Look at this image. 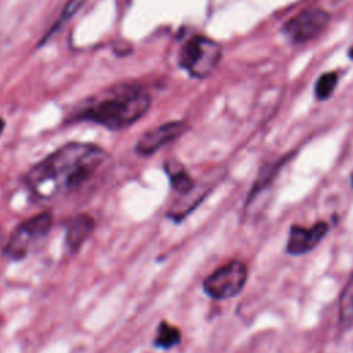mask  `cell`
<instances>
[{
  "label": "cell",
  "mask_w": 353,
  "mask_h": 353,
  "mask_svg": "<svg viewBox=\"0 0 353 353\" xmlns=\"http://www.w3.org/2000/svg\"><path fill=\"white\" fill-rule=\"evenodd\" d=\"M112 167V156L88 142H69L41 161L25 176L30 192L43 200L83 194L99 185Z\"/></svg>",
  "instance_id": "6da1fadb"
},
{
  "label": "cell",
  "mask_w": 353,
  "mask_h": 353,
  "mask_svg": "<svg viewBox=\"0 0 353 353\" xmlns=\"http://www.w3.org/2000/svg\"><path fill=\"white\" fill-rule=\"evenodd\" d=\"M95 222L94 218L88 214H77L73 216L68 225L65 232V245L70 254H76L80 251L83 244L88 240L91 233L94 232Z\"/></svg>",
  "instance_id": "9c48e42d"
},
{
  "label": "cell",
  "mask_w": 353,
  "mask_h": 353,
  "mask_svg": "<svg viewBox=\"0 0 353 353\" xmlns=\"http://www.w3.org/2000/svg\"><path fill=\"white\" fill-rule=\"evenodd\" d=\"M222 58L219 43L205 36H192L181 48L179 66L192 77H208L218 66Z\"/></svg>",
  "instance_id": "277c9868"
},
{
  "label": "cell",
  "mask_w": 353,
  "mask_h": 353,
  "mask_svg": "<svg viewBox=\"0 0 353 353\" xmlns=\"http://www.w3.org/2000/svg\"><path fill=\"white\" fill-rule=\"evenodd\" d=\"M339 324L349 328L353 324V273L347 279L339 295Z\"/></svg>",
  "instance_id": "7c38bea8"
},
{
  "label": "cell",
  "mask_w": 353,
  "mask_h": 353,
  "mask_svg": "<svg viewBox=\"0 0 353 353\" xmlns=\"http://www.w3.org/2000/svg\"><path fill=\"white\" fill-rule=\"evenodd\" d=\"M164 170H165V174L168 176L172 190L176 192L179 196L188 194L197 183V181H194L193 176L179 163L168 161V163H165Z\"/></svg>",
  "instance_id": "30bf717a"
},
{
  "label": "cell",
  "mask_w": 353,
  "mask_h": 353,
  "mask_svg": "<svg viewBox=\"0 0 353 353\" xmlns=\"http://www.w3.org/2000/svg\"><path fill=\"white\" fill-rule=\"evenodd\" d=\"M189 125L183 121H167L160 124L152 130L145 131L135 143V152L141 156H150L156 153L160 148L165 146L170 142L176 141L181 138Z\"/></svg>",
  "instance_id": "52a82bcc"
},
{
  "label": "cell",
  "mask_w": 353,
  "mask_h": 353,
  "mask_svg": "<svg viewBox=\"0 0 353 353\" xmlns=\"http://www.w3.org/2000/svg\"><path fill=\"white\" fill-rule=\"evenodd\" d=\"M6 241H7V237H6V232H4V229L0 226V250H3V248H4V245H6Z\"/></svg>",
  "instance_id": "2e32d148"
},
{
  "label": "cell",
  "mask_w": 353,
  "mask_h": 353,
  "mask_svg": "<svg viewBox=\"0 0 353 353\" xmlns=\"http://www.w3.org/2000/svg\"><path fill=\"white\" fill-rule=\"evenodd\" d=\"M248 269L239 259L222 265L203 281V291L212 299L225 301L237 296L245 285Z\"/></svg>",
  "instance_id": "5b68a950"
},
{
  "label": "cell",
  "mask_w": 353,
  "mask_h": 353,
  "mask_svg": "<svg viewBox=\"0 0 353 353\" xmlns=\"http://www.w3.org/2000/svg\"><path fill=\"white\" fill-rule=\"evenodd\" d=\"M328 230H330V225L324 221L316 222L309 229L301 225H292L290 228L285 252L292 256L307 254L309 251L316 248V245L324 239Z\"/></svg>",
  "instance_id": "ba28073f"
},
{
  "label": "cell",
  "mask_w": 353,
  "mask_h": 353,
  "mask_svg": "<svg viewBox=\"0 0 353 353\" xmlns=\"http://www.w3.org/2000/svg\"><path fill=\"white\" fill-rule=\"evenodd\" d=\"M330 23V14L320 8H307L290 18L281 28L284 36L295 44L316 39Z\"/></svg>",
  "instance_id": "8992f818"
},
{
  "label": "cell",
  "mask_w": 353,
  "mask_h": 353,
  "mask_svg": "<svg viewBox=\"0 0 353 353\" xmlns=\"http://www.w3.org/2000/svg\"><path fill=\"white\" fill-rule=\"evenodd\" d=\"M4 125H6V123H4V120L0 117V135H1V132H3V130H4Z\"/></svg>",
  "instance_id": "e0dca14e"
},
{
  "label": "cell",
  "mask_w": 353,
  "mask_h": 353,
  "mask_svg": "<svg viewBox=\"0 0 353 353\" xmlns=\"http://www.w3.org/2000/svg\"><path fill=\"white\" fill-rule=\"evenodd\" d=\"M182 341L181 330L167 321H160L156 330V335L153 339V346L161 350H170L178 346Z\"/></svg>",
  "instance_id": "8fae6325"
},
{
  "label": "cell",
  "mask_w": 353,
  "mask_h": 353,
  "mask_svg": "<svg viewBox=\"0 0 353 353\" xmlns=\"http://www.w3.org/2000/svg\"><path fill=\"white\" fill-rule=\"evenodd\" d=\"M54 216L51 212L36 214L19 225L7 237L3 255L11 261H22L30 250L51 232Z\"/></svg>",
  "instance_id": "3957f363"
},
{
  "label": "cell",
  "mask_w": 353,
  "mask_h": 353,
  "mask_svg": "<svg viewBox=\"0 0 353 353\" xmlns=\"http://www.w3.org/2000/svg\"><path fill=\"white\" fill-rule=\"evenodd\" d=\"M349 58H350V59H353V47L349 50Z\"/></svg>",
  "instance_id": "ac0fdd59"
},
{
  "label": "cell",
  "mask_w": 353,
  "mask_h": 353,
  "mask_svg": "<svg viewBox=\"0 0 353 353\" xmlns=\"http://www.w3.org/2000/svg\"><path fill=\"white\" fill-rule=\"evenodd\" d=\"M284 163H285V159H283L277 163H273V164H268L263 170H261L259 175L256 176V179L252 185V189L250 190V194L247 199V205L251 204V201L255 200L256 196L272 183V181L276 178V175L279 174V170L283 167Z\"/></svg>",
  "instance_id": "4fadbf2b"
},
{
  "label": "cell",
  "mask_w": 353,
  "mask_h": 353,
  "mask_svg": "<svg viewBox=\"0 0 353 353\" xmlns=\"http://www.w3.org/2000/svg\"><path fill=\"white\" fill-rule=\"evenodd\" d=\"M85 1L87 0H68V3L65 4V7H63V10L61 12L59 19L57 21V23H55V26L52 28L51 32H55L59 26L65 25L70 18H73L79 12V10L84 6Z\"/></svg>",
  "instance_id": "9a60e30c"
},
{
  "label": "cell",
  "mask_w": 353,
  "mask_h": 353,
  "mask_svg": "<svg viewBox=\"0 0 353 353\" xmlns=\"http://www.w3.org/2000/svg\"><path fill=\"white\" fill-rule=\"evenodd\" d=\"M150 108V97L138 87H123L92 101L76 116L77 121H90L112 131L132 125Z\"/></svg>",
  "instance_id": "7a4b0ae2"
},
{
  "label": "cell",
  "mask_w": 353,
  "mask_h": 353,
  "mask_svg": "<svg viewBox=\"0 0 353 353\" xmlns=\"http://www.w3.org/2000/svg\"><path fill=\"white\" fill-rule=\"evenodd\" d=\"M338 80H339L338 73H335V72L323 73L314 83V97L319 101L328 99L334 94Z\"/></svg>",
  "instance_id": "5bb4252c"
},
{
  "label": "cell",
  "mask_w": 353,
  "mask_h": 353,
  "mask_svg": "<svg viewBox=\"0 0 353 353\" xmlns=\"http://www.w3.org/2000/svg\"><path fill=\"white\" fill-rule=\"evenodd\" d=\"M350 181H352V188H353V174H352V176H350Z\"/></svg>",
  "instance_id": "d6986e66"
}]
</instances>
